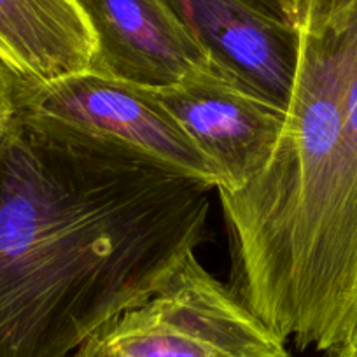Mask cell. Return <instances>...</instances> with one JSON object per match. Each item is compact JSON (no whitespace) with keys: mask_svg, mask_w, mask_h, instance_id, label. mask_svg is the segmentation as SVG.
I'll return each instance as SVG.
<instances>
[{"mask_svg":"<svg viewBox=\"0 0 357 357\" xmlns=\"http://www.w3.org/2000/svg\"><path fill=\"white\" fill-rule=\"evenodd\" d=\"M89 343L97 357H293L286 340L207 272L197 254Z\"/></svg>","mask_w":357,"mask_h":357,"instance_id":"3","label":"cell"},{"mask_svg":"<svg viewBox=\"0 0 357 357\" xmlns=\"http://www.w3.org/2000/svg\"><path fill=\"white\" fill-rule=\"evenodd\" d=\"M97 40L77 0H0V58L39 84L93 67Z\"/></svg>","mask_w":357,"mask_h":357,"instance_id":"8","label":"cell"},{"mask_svg":"<svg viewBox=\"0 0 357 357\" xmlns=\"http://www.w3.org/2000/svg\"><path fill=\"white\" fill-rule=\"evenodd\" d=\"M215 65L286 107L296 67L293 23L252 0H167Z\"/></svg>","mask_w":357,"mask_h":357,"instance_id":"7","label":"cell"},{"mask_svg":"<svg viewBox=\"0 0 357 357\" xmlns=\"http://www.w3.org/2000/svg\"><path fill=\"white\" fill-rule=\"evenodd\" d=\"M25 109L60 128L114 146L218 190L214 163L151 88L89 68L47 84L33 82Z\"/></svg>","mask_w":357,"mask_h":357,"instance_id":"4","label":"cell"},{"mask_svg":"<svg viewBox=\"0 0 357 357\" xmlns=\"http://www.w3.org/2000/svg\"><path fill=\"white\" fill-rule=\"evenodd\" d=\"M151 91L214 163L218 193L240 191L272 160L286 107L219 67Z\"/></svg>","mask_w":357,"mask_h":357,"instance_id":"5","label":"cell"},{"mask_svg":"<svg viewBox=\"0 0 357 357\" xmlns=\"http://www.w3.org/2000/svg\"><path fill=\"white\" fill-rule=\"evenodd\" d=\"M324 354V357H357V319L345 335V338Z\"/></svg>","mask_w":357,"mask_h":357,"instance_id":"10","label":"cell"},{"mask_svg":"<svg viewBox=\"0 0 357 357\" xmlns=\"http://www.w3.org/2000/svg\"><path fill=\"white\" fill-rule=\"evenodd\" d=\"M252 2L259 6V8L266 9L268 13H272V15L289 22V16L298 0H252Z\"/></svg>","mask_w":357,"mask_h":357,"instance_id":"11","label":"cell"},{"mask_svg":"<svg viewBox=\"0 0 357 357\" xmlns=\"http://www.w3.org/2000/svg\"><path fill=\"white\" fill-rule=\"evenodd\" d=\"M214 188L47 123L0 137V357H68L207 240Z\"/></svg>","mask_w":357,"mask_h":357,"instance_id":"1","label":"cell"},{"mask_svg":"<svg viewBox=\"0 0 357 357\" xmlns=\"http://www.w3.org/2000/svg\"><path fill=\"white\" fill-rule=\"evenodd\" d=\"M68 357H84V356H82V354L79 352V350H75V352L72 354V356H68Z\"/></svg>","mask_w":357,"mask_h":357,"instance_id":"13","label":"cell"},{"mask_svg":"<svg viewBox=\"0 0 357 357\" xmlns=\"http://www.w3.org/2000/svg\"><path fill=\"white\" fill-rule=\"evenodd\" d=\"M296 67L272 160L218 193L231 284L298 350L328 352L357 319V0H298Z\"/></svg>","mask_w":357,"mask_h":357,"instance_id":"2","label":"cell"},{"mask_svg":"<svg viewBox=\"0 0 357 357\" xmlns=\"http://www.w3.org/2000/svg\"><path fill=\"white\" fill-rule=\"evenodd\" d=\"M95 40V70L163 88L218 67L167 0H77Z\"/></svg>","mask_w":357,"mask_h":357,"instance_id":"6","label":"cell"},{"mask_svg":"<svg viewBox=\"0 0 357 357\" xmlns=\"http://www.w3.org/2000/svg\"><path fill=\"white\" fill-rule=\"evenodd\" d=\"M81 347H82V350H84L86 357H97V356H95L93 349H91V343H89V342H84Z\"/></svg>","mask_w":357,"mask_h":357,"instance_id":"12","label":"cell"},{"mask_svg":"<svg viewBox=\"0 0 357 357\" xmlns=\"http://www.w3.org/2000/svg\"><path fill=\"white\" fill-rule=\"evenodd\" d=\"M88 342H89V340H88ZM91 349H93V347H91Z\"/></svg>","mask_w":357,"mask_h":357,"instance_id":"14","label":"cell"},{"mask_svg":"<svg viewBox=\"0 0 357 357\" xmlns=\"http://www.w3.org/2000/svg\"><path fill=\"white\" fill-rule=\"evenodd\" d=\"M33 82L0 58V137L22 111Z\"/></svg>","mask_w":357,"mask_h":357,"instance_id":"9","label":"cell"}]
</instances>
